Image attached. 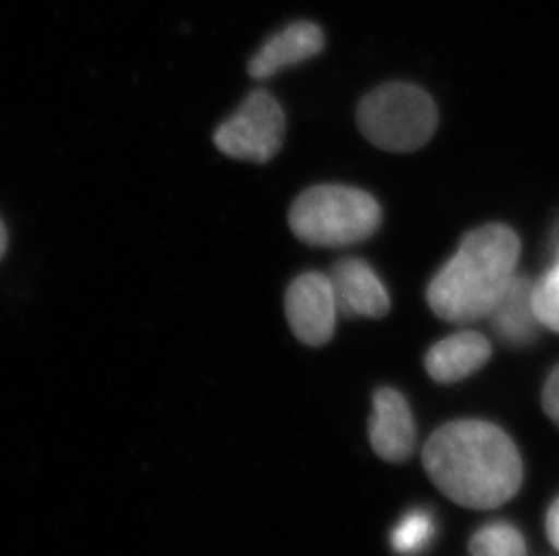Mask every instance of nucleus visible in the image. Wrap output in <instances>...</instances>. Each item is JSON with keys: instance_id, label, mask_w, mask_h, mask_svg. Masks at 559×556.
Segmentation results:
<instances>
[{"instance_id": "f8f14e48", "label": "nucleus", "mask_w": 559, "mask_h": 556, "mask_svg": "<svg viewBox=\"0 0 559 556\" xmlns=\"http://www.w3.org/2000/svg\"><path fill=\"white\" fill-rule=\"evenodd\" d=\"M437 536V519L431 509H407L401 519L396 520L390 533L391 549L401 556H418L428 552Z\"/></svg>"}, {"instance_id": "4468645a", "label": "nucleus", "mask_w": 559, "mask_h": 556, "mask_svg": "<svg viewBox=\"0 0 559 556\" xmlns=\"http://www.w3.org/2000/svg\"><path fill=\"white\" fill-rule=\"evenodd\" d=\"M534 310L542 326L559 333V263L534 286Z\"/></svg>"}, {"instance_id": "9b49d317", "label": "nucleus", "mask_w": 559, "mask_h": 556, "mask_svg": "<svg viewBox=\"0 0 559 556\" xmlns=\"http://www.w3.org/2000/svg\"><path fill=\"white\" fill-rule=\"evenodd\" d=\"M489 316L501 340L511 346L531 343L542 326L534 310V283L514 275Z\"/></svg>"}, {"instance_id": "6e6552de", "label": "nucleus", "mask_w": 559, "mask_h": 556, "mask_svg": "<svg viewBox=\"0 0 559 556\" xmlns=\"http://www.w3.org/2000/svg\"><path fill=\"white\" fill-rule=\"evenodd\" d=\"M338 311L348 316L380 318L390 311V297L373 269L359 258L335 264L330 275Z\"/></svg>"}, {"instance_id": "9d476101", "label": "nucleus", "mask_w": 559, "mask_h": 556, "mask_svg": "<svg viewBox=\"0 0 559 556\" xmlns=\"http://www.w3.org/2000/svg\"><path fill=\"white\" fill-rule=\"evenodd\" d=\"M491 346L480 333H459L438 341L426 356V371L438 384H454L486 365Z\"/></svg>"}, {"instance_id": "1a4fd4ad", "label": "nucleus", "mask_w": 559, "mask_h": 556, "mask_svg": "<svg viewBox=\"0 0 559 556\" xmlns=\"http://www.w3.org/2000/svg\"><path fill=\"white\" fill-rule=\"evenodd\" d=\"M324 33L313 22H294L283 32L263 44V48L250 58L249 74L253 80H266L277 71L305 62L321 53Z\"/></svg>"}, {"instance_id": "39448f33", "label": "nucleus", "mask_w": 559, "mask_h": 556, "mask_svg": "<svg viewBox=\"0 0 559 556\" xmlns=\"http://www.w3.org/2000/svg\"><path fill=\"white\" fill-rule=\"evenodd\" d=\"M286 118L280 101L269 90H252L238 111L214 132L217 150L228 158L269 164L283 147Z\"/></svg>"}, {"instance_id": "a211bd4d", "label": "nucleus", "mask_w": 559, "mask_h": 556, "mask_svg": "<svg viewBox=\"0 0 559 556\" xmlns=\"http://www.w3.org/2000/svg\"><path fill=\"white\" fill-rule=\"evenodd\" d=\"M555 247H556V257H558V263H559V231H558V235H556Z\"/></svg>"}, {"instance_id": "7ed1b4c3", "label": "nucleus", "mask_w": 559, "mask_h": 556, "mask_svg": "<svg viewBox=\"0 0 559 556\" xmlns=\"http://www.w3.org/2000/svg\"><path fill=\"white\" fill-rule=\"evenodd\" d=\"M380 206L365 190L319 184L292 205L288 225L310 246L338 247L365 241L379 228Z\"/></svg>"}, {"instance_id": "f3484780", "label": "nucleus", "mask_w": 559, "mask_h": 556, "mask_svg": "<svg viewBox=\"0 0 559 556\" xmlns=\"http://www.w3.org/2000/svg\"><path fill=\"white\" fill-rule=\"evenodd\" d=\"M5 250H8V230L2 219H0V261L4 257Z\"/></svg>"}, {"instance_id": "dca6fc26", "label": "nucleus", "mask_w": 559, "mask_h": 556, "mask_svg": "<svg viewBox=\"0 0 559 556\" xmlns=\"http://www.w3.org/2000/svg\"><path fill=\"white\" fill-rule=\"evenodd\" d=\"M545 530H547L550 544L559 552V497L550 504L547 519H545Z\"/></svg>"}, {"instance_id": "ddd939ff", "label": "nucleus", "mask_w": 559, "mask_h": 556, "mask_svg": "<svg viewBox=\"0 0 559 556\" xmlns=\"http://www.w3.org/2000/svg\"><path fill=\"white\" fill-rule=\"evenodd\" d=\"M469 552L473 556H527V544L516 525L495 520L476 530Z\"/></svg>"}, {"instance_id": "f03ea898", "label": "nucleus", "mask_w": 559, "mask_h": 556, "mask_svg": "<svg viewBox=\"0 0 559 556\" xmlns=\"http://www.w3.org/2000/svg\"><path fill=\"white\" fill-rule=\"evenodd\" d=\"M518 257L520 241L509 226L487 225L471 231L429 283L431 310L449 322H473L491 315L514 278Z\"/></svg>"}, {"instance_id": "20e7f679", "label": "nucleus", "mask_w": 559, "mask_h": 556, "mask_svg": "<svg viewBox=\"0 0 559 556\" xmlns=\"http://www.w3.org/2000/svg\"><path fill=\"white\" fill-rule=\"evenodd\" d=\"M437 107L428 93L409 84H385L360 101L357 123L377 147L412 153L424 147L437 129Z\"/></svg>"}, {"instance_id": "0eeeda50", "label": "nucleus", "mask_w": 559, "mask_h": 556, "mask_svg": "<svg viewBox=\"0 0 559 556\" xmlns=\"http://www.w3.org/2000/svg\"><path fill=\"white\" fill-rule=\"evenodd\" d=\"M417 431L412 409L399 390L379 389L373 394L370 443L384 461L404 462L413 456Z\"/></svg>"}, {"instance_id": "2eb2a0df", "label": "nucleus", "mask_w": 559, "mask_h": 556, "mask_svg": "<svg viewBox=\"0 0 559 556\" xmlns=\"http://www.w3.org/2000/svg\"><path fill=\"white\" fill-rule=\"evenodd\" d=\"M542 399H544L545 414L549 415L550 421L559 428V365L547 379Z\"/></svg>"}, {"instance_id": "423d86ee", "label": "nucleus", "mask_w": 559, "mask_h": 556, "mask_svg": "<svg viewBox=\"0 0 559 556\" xmlns=\"http://www.w3.org/2000/svg\"><path fill=\"white\" fill-rule=\"evenodd\" d=\"M285 313L302 343L321 347L332 340L338 304L330 277L308 271L294 278L286 289Z\"/></svg>"}, {"instance_id": "f257e3e1", "label": "nucleus", "mask_w": 559, "mask_h": 556, "mask_svg": "<svg viewBox=\"0 0 559 556\" xmlns=\"http://www.w3.org/2000/svg\"><path fill=\"white\" fill-rule=\"evenodd\" d=\"M429 479L453 503L473 509L498 508L522 486L520 451L500 426L480 420L440 426L424 446Z\"/></svg>"}]
</instances>
